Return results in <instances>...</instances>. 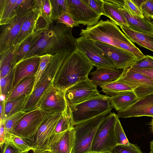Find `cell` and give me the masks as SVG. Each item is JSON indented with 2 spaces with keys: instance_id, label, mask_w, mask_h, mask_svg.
<instances>
[{
  "instance_id": "1",
  "label": "cell",
  "mask_w": 153,
  "mask_h": 153,
  "mask_svg": "<svg viewBox=\"0 0 153 153\" xmlns=\"http://www.w3.org/2000/svg\"><path fill=\"white\" fill-rule=\"evenodd\" d=\"M76 50V39L72 34V28L63 23H52L44 31L40 39L22 60L36 55H53Z\"/></svg>"
},
{
  "instance_id": "2",
  "label": "cell",
  "mask_w": 153,
  "mask_h": 153,
  "mask_svg": "<svg viewBox=\"0 0 153 153\" xmlns=\"http://www.w3.org/2000/svg\"><path fill=\"white\" fill-rule=\"evenodd\" d=\"M80 36L86 39L106 43L123 49L138 59L145 55L120 29L111 21L101 20L95 25L82 29Z\"/></svg>"
},
{
  "instance_id": "3",
  "label": "cell",
  "mask_w": 153,
  "mask_h": 153,
  "mask_svg": "<svg viewBox=\"0 0 153 153\" xmlns=\"http://www.w3.org/2000/svg\"><path fill=\"white\" fill-rule=\"evenodd\" d=\"M94 66L77 50L65 59L57 71L53 85L65 91L68 88L88 77Z\"/></svg>"
},
{
  "instance_id": "4",
  "label": "cell",
  "mask_w": 153,
  "mask_h": 153,
  "mask_svg": "<svg viewBox=\"0 0 153 153\" xmlns=\"http://www.w3.org/2000/svg\"><path fill=\"white\" fill-rule=\"evenodd\" d=\"M71 52L59 53L53 55L47 68L33 88L23 111L27 113L37 108V104L41 95L53 81L57 71L65 59Z\"/></svg>"
},
{
  "instance_id": "5",
  "label": "cell",
  "mask_w": 153,
  "mask_h": 153,
  "mask_svg": "<svg viewBox=\"0 0 153 153\" xmlns=\"http://www.w3.org/2000/svg\"><path fill=\"white\" fill-rule=\"evenodd\" d=\"M110 112H105L74 126V142L71 153H90L96 131L107 115Z\"/></svg>"
},
{
  "instance_id": "6",
  "label": "cell",
  "mask_w": 153,
  "mask_h": 153,
  "mask_svg": "<svg viewBox=\"0 0 153 153\" xmlns=\"http://www.w3.org/2000/svg\"><path fill=\"white\" fill-rule=\"evenodd\" d=\"M110 97L100 94L81 103L69 106L72 113L74 126L105 112L111 111L112 108L109 100Z\"/></svg>"
},
{
  "instance_id": "7",
  "label": "cell",
  "mask_w": 153,
  "mask_h": 153,
  "mask_svg": "<svg viewBox=\"0 0 153 153\" xmlns=\"http://www.w3.org/2000/svg\"><path fill=\"white\" fill-rule=\"evenodd\" d=\"M116 114L110 113L104 119L95 135L90 153H110L117 145L114 133Z\"/></svg>"
},
{
  "instance_id": "8",
  "label": "cell",
  "mask_w": 153,
  "mask_h": 153,
  "mask_svg": "<svg viewBox=\"0 0 153 153\" xmlns=\"http://www.w3.org/2000/svg\"><path fill=\"white\" fill-rule=\"evenodd\" d=\"M45 115L46 114L38 108L26 113L13 134L23 138L30 145L34 141L36 133Z\"/></svg>"
},
{
  "instance_id": "9",
  "label": "cell",
  "mask_w": 153,
  "mask_h": 153,
  "mask_svg": "<svg viewBox=\"0 0 153 153\" xmlns=\"http://www.w3.org/2000/svg\"><path fill=\"white\" fill-rule=\"evenodd\" d=\"M67 104L65 98V91L54 86L53 81L44 91L37 105L46 114L62 113Z\"/></svg>"
},
{
  "instance_id": "10",
  "label": "cell",
  "mask_w": 153,
  "mask_h": 153,
  "mask_svg": "<svg viewBox=\"0 0 153 153\" xmlns=\"http://www.w3.org/2000/svg\"><path fill=\"white\" fill-rule=\"evenodd\" d=\"M77 50L97 68L116 69L112 61L94 44L93 41L82 37L76 39Z\"/></svg>"
},
{
  "instance_id": "11",
  "label": "cell",
  "mask_w": 153,
  "mask_h": 153,
  "mask_svg": "<svg viewBox=\"0 0 153 153\" xmlns=\"http://www.w3.org/2000/svg\"><path fill=\"white\" fill-rule=\"evenodd\" d=\"M62 113L46 114L39 128L34 141L30 145L33 151L42 152L46 150L47 145L54 133L58 122Z\"/></svg>"
},
{
  "instance_id": "12",
  "label": "cell",
  "mask_w": 153,
  "mask_h": 153,
  "mask_svg": "<svg viewBox=\"0 0 153 153\" xmlns=\"http://www.w3.org/2000/svg\"><path fill=\"white\" fill-rule=\"evenodd\" d=\"M97 86L88 77L71 86L65 91L68 105H75L92 98L100 94Z\"/></svg>"
},
{
  "instance_id": "13",
  "label": "cell",
  "mask_w": 153,
  "mask_h": 153,
  "mask_svg": "<svg viewBox=\"0 0 153 153\" xmlns=\"http://www.w3.org/2000/svg\"><path fill=\"white\" fill-rule=\"evenodd\" d=\"M67 1L68 13L79 24L87 26H93L99 22L101 16L83 0H67Z\"/></svg>"
},
{
  "instance_id": "14",
  "label": "cell",
  "mask_w": 153,
  "mask_h": 153,
  "mask_svg": "<svg viewBox=\"0 0 153 153\" xmlns=\"http://www.w3.org/2000/svg\"><path fill=\"white\" fill-rule=\"evenodd\" d=\"M93 41L94 44L112 61L117 69L124 70L130 68L138 59L123 49L104 43Z\"/></svg>"
},
{
  "instance_id": "15",
  "label": "cell",
  "mask_w": 153,
  "mask_h": 153,
  "mask_svg": "<svg viewBox=\"0 0 153 153\" xmlns=\"http://www.w3.org/2000/svg\"><path fill=\"white\" fill-rule=\"evenodd\" d=\"M74 137V128L63 132L54 133L49 141L45 151L51 153H71Z\"/></svg>"
},
{
  "instance_id": "16",
  "label": "cell",
  "mask_w": 153,
  "mask_h": 153,
  "mask_svg": "<svg viewBox=\"0 0 153 153\" xmlns=\"http://www.w3.org/2000/svg\"><path fill=\"white\" fill-rule=\"evenodd\" d=\"M40 62V56L36 55L21 60L17 63L13 68V79L10 94L17 84L24 79L35 76Z\"/></svg>"
},
{
  "instance_id": "17",
  "label": "cell",
  "mask_w": 153,
  "mask_h": 153,
  "mask_svg": "<svg viewBox=\"0 0 153 153\" xmlns=\"http://www.w3.org/2000/svg\"><path fill=\"white\" fill-rule=\"evenodd\" d=\"M28 15L22 18L16 17L11 23L1 25L2 26L0 35V54L14 45L15 41L20 32L22 24Z\"/></svg>"
},
{
  "instance_id": "18",
  "label": "cell",
  "mask_w": 153,
  "mask_h": 153,
  "mask_svg": "<svg viewBox=\"0 0 153 153\" xmlns=\"http://www.w3.org/2000/svg\"><path fill=\"white\" fill-rule=\"evenodd\" d=\"M116 115L119 118L143 116L153 117V93L138 100L126 109L118 111Z\"/></svg>"
},
{
  "instance_id": "19",
  "label": "cell",
  "mask_w": 153,
  "mask_h": 153,
  "mask_svg": "<svg viewBox=\"0 0 153 153\" xmlns=\"http://www.w3.org/2000/svg\"><path fill=\"white\" fill-rule=\"evenodd\" d=\"M116 81L127 85L133 90L138 87L153 86V81L152 79L129 68L123 70L121 75Z\"/></svg>"
},
{
  "instance_id": "20",
  "label": "cell",
  "mask_w": 153,
  "mask_h": 153,
  "mask_svg": "<svg viewBox=\"0 0 153 153\" xmlns=\"http://www.w3.org/2000/svg\"><path fill=\"white\" fill-rule=\"evenodd\" d=\"M123 70L109 68H99L90 73V79L96 86L101 85L117 80L121 75Z\"/></svg>"
},
{
  "instance_id": "21",
  "label": "cell",
  "mask_w": 153,
  "mask_h": 153,
  "mask_svg": "<svg viewBox=\"0 0 153 153\" xmlns=\"http://www.w3.org/2000/svg\"><path fill=\"white\" fill-rule=\"evenodd\" d=\"M41 14L40 8L36 5L23 22L14 45L21 44L25 39L33 34L36 29V24Z\"/></svg>"
},
{
  "instance_id": "22",
  "label": "cell",
  "mask_w": 153,
  "mask_h": 153,
  "mask_svg": "<svg viewBox=\"0 0 153 153\" xmlns=\"http://www.w3.org/2000/svg\"><path fill=\"white\" fill-rule=\"evenodd\" d=\"M119 10L127 21L128 28L138 32L153 34V25L149 21L130 14L124 8H119Z\"/></svg>"
},
{
  "instance_id": "23",
  "label": "cell",
  "mask_w": 153,
  "mask_h": 153,
  "mask_svg": "<svg viewBox=\"0 0 153 153\" xmlns=\"http://www.w3.org/2000/svg\"><path fill=\"white\" fill-rule=\"evenodd\" d=\"M21 44L14 45L7 51L0 54V78L7 76L17 63V58Z\"/></svg>"
},
{
  "instance_id": "24",
  "label": "cell",
  "mask_w": 153,
  "mask_h": 153,
  "mask_svg": "<svg viewBox=\"0 0 153 153\" xmlns=\"http://www.w3.org/2000/svg\"><path fill=\"white\" fill-rule=\"evenodd\" d=\"M23 0H0V25L12 23L16 17L17 8Z\"/></svg>"
},
{
  "instance_id": "25",
  "label": "cell",
  "mask_w": 153,
  "mask_h": 153,
  "mask_svg": "<svg viewBox=\"0 0 153 153\" xmlns=\"http://www.w3.org/2000/svg\"><path fill=\"white\" fill-rule=\"evenodd\" d=\"M109 100L112 108L119 111L127 108L136 102L138 99L135 93L132 91L118 93L110 97Z\"/></svg>"
},
{
  "instance_id": "26",
  "label": "cell",
  "mask_w": 153,
  "mask_h": 153,
  "mask_svg": "<svg viewBox=\"0 0 153 153\" xmlns=\"http://www.w3.org/2000/svg\"><path fill=\"white\" fill-rule=\"evenodd\" d=\"M120 27L123 33L132 42L153 51V34L136 31L123 25Z\"/></svg>"
},
{
  "instance_id": "27",
  "label": "cell",
  "mask_w": 153,
  "mask_h": 153,
  "mask_svg": "<svg viewBox=\"0 0 153 153\" xmlns=\"http://www.w3.org/2000/svg\"><path fill=\"white\" fill-rule=\"evenodd\" d=\"M103 0V15L109 18L112 22L117 25H123L129 28V25L127 21L119 10V8H122Z\"/></svg>"
},
{
  "instance_id": "28",
  "label": "cell",
  "mask_w": 153,
  "mask_h": 153,
  "mask_svg": "<svg viewBox=\"0 0 153 153\" xmlns=\"http://www.w3.org/2000/svg\"><path fill=\"white\" fill-rule=\"evenodd\" d=\"M35 81V76L24 79L14 88L9 95L6 101L23 96L30 95L33 89Z\"/></svg>"
},
{
  "instance_id": "29",
  "label": "cell",
  "mask_w": 153,
  "mask_h": 153,
  "mask_svg": "<svg viewBox=\"0 0 153 153\" xmlns=\"http://www.w3.org/2000/svg\"><path fill=\"white\" fill-rule=\"evenodd\" d=\"M30 96H23L6 101L4 115L2 119L0 120V123H4L9 117L19 112L23 111Z\"/></svg>"
},
{
  "instance_id": "30",
  "label": "cell",
  "mask_w": 153,
  "mask_h": 153,
  "mask_svg": "<svg viewBox=\"0 0 153 153\" xmlns=\"http://www.w3.org/2000/svg\"><path fill=\"white\" fill-rule=\"evenodd\" d=\"M44 30H35L33 34L21 43L18 52L17 63L21 60L36 44L41 38Z\"/></svg>"
},
{
  "instance_id": "31",
  "label": "cell",
  "mask_w": 153,
  "mask_h": 153,
  "mask_svg": "<svg viewBox=\"0 0 153 153\" xmlns=\"http://www.w3.org/2000/svg\"><path fill=\"white\" fill-rule=\"evenodd\" d=\"M74 126L72 113L69 106L62 113L56 126L54 133H57L69 130Z\"/></svg>"
},
{
  "instance_id": "32",
  "label": "cell",
  "mask_w": 153,
  "mask_h": 153,
  "mask_svg": "<svg viewBox=\"0 0 153 153\" xmlns=\"http://www.w3.org/2000/svg\"><path fill=\"white\" fill-rule=\"evenodd\" d=\"M4 131V140L5 143H8L22 152L32 150L30 145L24 139L13 134L8 133L5 130Z\"/></svg>"
},
{
  "instance_id": "33",
  "label": "cell",
  "mask_w": 153,
  "mask_h": 153,
  "mask_svg": "<svg viewBox=\"0 0 153 153\" xmlns=\"http://www.w3.org/2000/svg\"><path fill=\"white\" fill-rule=\"evenodd\" d=\"M100 87L104 93L110 97L121 92L133 91L127 85L116 81L101 85Z\"/></svg>"
},
{
  "instance_id": "34",
  "label": "cell",
  "mask_w": 153,
  "mask_h": 153,
  "mask_svg": "<svg viewBox=\"0 0 153 153\" xmlns=\"http://www.w3.org/2000/svg\"><path fill=\"white\" fill-rule=\"evenodd\" d=\"M35 4L40 9L41 16L49 25L53 21L50 0H35Z\"/></svg>"
},
{
  "instance_id": "35",
  "label": "cell",
  "mask_w": 153,
  "mask_h": 153,
  "mask_svg": "<svg viewBox=\"0 0 153 153\" xmlns=\"http://www.w3.org/2000/svg\"><path fill=\"white\" fill-rule=\"evenodd\" d=\"M13 77V69L7 76L0 79V96L4 97L6 101L11 91Z\"/></svg>"
},
{
  "instance_id": "36",
  "label": "cell",
  "mask_w": 153,
  "mask_h": 153,
  "mask_svg": "<svg viewBox=\"0 0 153 153\" xmlns=\"http://www.w3.org/2000/svg\"><path fill=\"white\" fill-rule=\"evenodd\" d=\"M53 21H56L58 18L64 13H68L67 0H50Z\"/></svg>"
},
{
  "instance_id": "37",
  "label": "cell",
  "mask_w": 153,
  "mask_h": 153,
  "mask_svg": "<svg viewBox=\"0 0 153 153\" xmlns=\"http://www.w3.org/2000/svg\"><path fill=\"white\" fill-rule=\"evenodd\" d=\"M26 113L24 111L20 112L7 118L3 123L5 131L13 134L19 121Z\"/></svg>"
},
{
  "instance_id": "38",
  "label": "cell",
  "mask_w": 153,
  "mask_h": 153,
  "mask_svg": "<svg viewBox=\"0 0 153 153\" xmlns=\"http://www.w3.org/2000/svg\"><path fill=\"white\" fill-rule=\"evenodd\" d=\"M114 130L117 145H127L130 143L125 134L119 118L117 116Z\"/></svg>"
},
{
  "instance_id": "39",
  "label": "cell",
  "mask_w": 153,
  "mask_h": 153,
  "mask_svg": "<svg viewBox=\"0 0 153 153\" xmlns=\"http://www.w3.org/2000/svg\"><path fill=\"white\" fill-rule=\"evenodd\" d=\"M35 0H23L16 10V17L22 18L28 15L35 7Z\"/></svg>"
},
{
  "instance_id": "40",
  "label": "cell",
  "mask_w": 153,
  "mask_h": 153,
  "mask_svg": "<svg viewBox=\"0 0 153 153\" xmlns=\"http://www.w3.org/2000/svg\"><path fill=\"white\" fill-rule=\"evenodd\" d=\"M53 56L52 55L49 54L40 56V62L37 71L35 75V81L33 88L47 68Z\"/></svg>"
},
{
  "instance_id": "41",
  "label": "cell",
  "mask_w": 153,
  "mask_h": 153,
  "mask_svg": "<svg viewBox=\"0 0 153 153\" xmlns=\"http://www.w3.org/2000/svg\"><path fill=\"white\" fill-rule=\"evenodd\" d=\"M110 153H143L137 145L130 143L127 145H117Z\"/></svg>"
},
{
  "instance_id": "42",
  "label": "cell",
  "mask_w": 153,
  "mask_h": 153,
  "mask_svg": "<svg viewBox=\"0 0 153 153\" xmlns=\"http://www.w3.org/2000/svg\"><path fill=\"white\" fill-rule=\"evenodd\" d=\"M130 67L135 68H153V56L149 55H145L143 58L137 59Z\"/></svg>"
},
{
  "instance_id": "43",
  "label": "cell",
  "mask_w": 153,
  "mask_h": 153,
  "mask_svg": "<svg viewBox=\"0 0 153 153\" xmlns=\"http://www.w3.org/2000/svg\"><path fill=\"white\" fill-rule=\"evenodd\" d=\"M55 21L56 23H63L72 28L78 26L79 24L74 20L72 16L68 13H63Z\"/></svg>"
},
{
  "instance_id": "44",
  "label": "cell",
  "mask_w": 153,
  "mask_h": 153,
  "mask_svg": "<svg viewBox=\"0 0 153 153\" xmlns=\"http://www.w3.org/2000/svg\"><path fill=\"white\" fill-rule=\"evenodd\" d=\"M123 8L132 15L144 18L140 9L131 0H124V4Z\"/></svg>"
},
{
  "instance_id": "45",
  "label": "cell",
  "mask_w": 153,
  "mask_h": 153,
  "mask_svg": "<svg viewBox=\"0 0 153 153\" xmlns=\"http://www.w3.org/2000/svg\"><path fill=\"white\" fill-rule=\"evenodd\" d=\"M140 9L144 18L150 20L151 14L153 12V0H146L141 4Z\"/></svg>"
},
{
  "instance_id": "46",
  "label": "cell",
  "mask_w": 153,
  "mask_h": 153,
  "mask_svg": "<svg viewBox=\"0 0 153 153\" xmlns=\"http://www.w3.org/2000/svg\"><path fill=\"white\" fill-rule=\"evenodd\" d=\"M83 1L100 15H103V0H83Z\"/></svg>"
},
{
  "instance_id": "47",
  "label": "cell",
  "mask_w": 153,
  "mask_h": 153,
  "mask_svg": "<svg viewBox=\"0 0 153 153\" xmlns=\"http://www.w3.org/2000/svg\"><path fill=\"white\" fill-rule=\"evenodd\" d=\"M138 100L149 94L153 93V86L138 87L133 90Z\"/></svg>"
},
{
  "instance_id": "48",
  "label": "cell",
  "mask_w": 153,
  "mask_h": 153,
  "mask_svg": "<svg viewBox=\"0 0 153 153\" xmlns=\"http://www.w3.org/2000/svg\"><path fill=\"white\" fill-rule=\"evenodd\" d=\"M131 70L142 74L153 81V68H129Z\"/></svg>"
},
{
  "instance_id": "49",
  "label": "cell",
  "mask_w": 153,
  "mask_h": 153,
  "mask_svg": "<svg viewBox=\"0 0 153 153\" xmlns=\"http://www.w3.org/2000/svg\"><path fill=\"white\" fill-rule=\"evenodd\" d=\"M2 150L1 153H22L16 148L6 143H5Z\"/></svg>"
},
{
  "instance_id": "50",
  "label": "cell",
  "mask_w": 153,
  "mask_h": 153,
  "mask_svg": "<svg viewBox=\"0 0 153 153\" xmlns=\"http://www.w3.org/2000/svg\"><path fill=\"white\" fill-rule=\"evenodd\" d=\"M0 144L1 150L3 148L5 142L4 140V125L3 123H0Z\"/></svg>"
},
{
  "instance_id": "51",
  "label": "cell",
  "mask_w": 153,
  "mask_h": 153,
  "mask_svg": "<svg viewBox=\"0 0 153 153\" xmlns=\"http://www.w3.org/2000/svg\"><path fill=\"white\" fill-rule=\"evenodd\" d=\"M5 100H1L0 99V120H1L4 116L5 103L6 102Z\"/></svg>"
},
{
  "instance_id": "52",
  "label": "cell",
  "mask_w": 153,
  "mask_h": 153,
  "mask_svg": "<svg viewBox=\"0 0 153 153\" xmlns=\"http://www.w3.org/2000/svg\"><path fill=\"white\" fill-rule=\"evenodd\" d=\"M105 1L119 6L122 8L124 5V0H105Z\"/></svg>"
},
{
  "instance_id": "53",
  "label": "cell",
  "mask_w": 153,
  "mask_h": 153,
  "mask_svg": "<svg viewBox=\"0 0 153 153\" xmlns=\"http://www.w3.org/2000/svg\"><path fill=\"white\" fill-rule=\"evenodd\" d=\"M140 9V7L142 4L146 0H131Z\"/></svg>"
},
{
  "instance_id": "54",
  "label": "cell",
  "mask_w": 153,
  "mask_h": 153,
  "mask_svg": "<svg viewBox=\"0 0 153 153\" xmlns=\"http://www.w3.org/2000/svg\"><path fill=\"white\" fill-rule=\"evenodd\" d=\"M150 153H153V139L150 143Z\"/></svg>"
},
{
  "instance_id": "55",
  "label": "cell",
  "mask_w": 153,
  "mask_h": 153,
  "mask_svg": "<svg viewBox=\"0 0 153 153\" xmlns=\"http://www.w3.org/2000/svg\"><path fill=\"white\" fill-rule=\"evenodd\" d=\"M42 152V153H51V152L48 151H45Z\"/></svg>"
},
{
  "instance_id": "56",
  "label": "cell",
  "mask_w": 153,
  "mask_h": 153,
  "mask_svg": "<svg viewBox=\"0 0 153 153\" xmlns=\"http://www.w3.org/2000/svg\"><path fill=\"white\" fill-rule=\"evenodd\" d=\"M152 130L153 131V117L152 121Z\"/></svg>"
},
{
  "instance_id": "57",
  "label": "cell",
  "mask_w": 153,
  "mask_h": 153,
  "mask_svg": "<svg viewBox=\"0 0 153 153\" xmlns=\"http://www.w3.org/2000/svg\"><path fill=\"white\" fill-rule=\"evenodd\" d=\"M151 19H153V12L151 14Z\"/></svg>"
},
{
  "instance_id": "58",
  "label": "cell",
  "mask_w": 153,
  "mask_h": 153,
  "mask_svg": "<svg viewBox=\"0 0 153 153\" xmlns=\"http://www.w3.org/2000/svg\"><path fill=\"white\" fill-rule=\"evenodd\" d=\"M33 153H42V152H39L35 151H33Z\"/></svg>"
},
{
  "instance_id": "59",
  "label": "cell",
  "mask_w": 153,
  "mask_h": 153,
  "mask_svg": "<svg viewBox=\"0 0 153 153\" xmlns=\"http://www.w3.org/2000/svg\"><path fill=\"white\" fill-rule=\"evenodd\" d=\"M150 22L153 25V20L152 21Z\"/></svg>"
},
{
  "instance_id": "60",
  "label": "cell",
  "mask_w": 153,
  "mask_h": 153,
  "mask_svg": "<svg viewBox=\"0 0 153 153\" xmlns=\"http://www.w3.org/2000/svg\"><path fill=\"white\" fill-rule=\"evenodd\" d=\"M28 151L25 152H22V153H28Z\"/></svg>"
}]
</instances>
